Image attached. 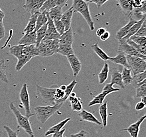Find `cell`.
Listing matches in <instances>:
<instances>
[{
    "mask_svg": "<svg viewBox=\"0 0 146 137\" xmlns=\"http://www.w3.org/2000/svg\"><path fill=\"white\" fill-rule=\"evenodd\" d=\"M7 67L3 59L0 60V80L2 81L5 83L7 84L9 80L7 79L6 72Z\"/></svg>",
    "mask_w": 146,
    "mask_h": 137,
    "instance_id": "37",
    "label": "cell"
},
{
    "mask_svg": "<svg viewBox=\"0 0 146 137\" xmlns=\"http://www.w3.org/2000/svg\"><path fill=\"white\" fill-rule=\"evenodd\" d=\"M3 128L6 131L8 137H18V134L17 131L13 130L9 126H4Z\"/></svg>",
    "mask_w": 146,
    "mask_h": 137,
    "instance_id": "46",
    "label": "cell"
},
{
    "mask_svg": "<svg viewBox=\"0 0 146 137\" xmlns=\"http://www.w3.org/2000/svg\"><path fill=\"white\" fill-rule=\"evenodd\" d=\"M3 11L1 9V8H0V13H3Z\"/></svg>",
    "mask_w": 146,
    "mask_h": 137,
    "instance_id": "57",
    "label": "cell"
},
{
    "mask_svg": "<svg viewBox=\"0 0 146 137\" xmlns=\"http://www.w3.org/2000/svg\"><path fill=\"white\" fill-rule=\"evenodd\" d=\"M106 97L102 93L98 94L96 96L94 97L93 100L90 101L89 104H88V107H92L97 104H103V102L105 100Z\"/></svg>",
    "mask_w": 146,
    "mask_h": 137,
    "instance_id": "38",
    "label": "cell"
},
{
    "mask_svg": "<svg viewBox=\"0 0 146 137\" xmlns=\"http://www.w3.org/2000/svg\"><path fill=\"white\" fill-rule=\"evenodd\" d=\"M113 85L116 84L121 88L124 89L126 87L123 84L121 72L118 67H115L111 72V80L110 83Z\"/></svg>",
    "mask_w": 146,
    "mask_h": 137,
    "instance_id": "13",
    "label": "cell"
},
{
    "mask_svg": "<svg viewBox=\"0 0 146 137\" xmlns=\"http://www.w3.org/2000/svg\"><path fill=\"white\" fill-rule=\"evenodd\" d=\"M112 84H107L105 86V87L103 88V91H102V94H104V95L106 97L107 96L109 95L110 94H111L113 92H117L119 91L120 89L119 88H115L113 87Z\"/></svg>",
    "mask_w": 146,
    "mask_h": 137,
    "instance_id": "40",
    "label": "cell"
},
{
    "mask_svg": "<svg viewBox=\"0 0 146 137\" xmlns=\"http://www.w3.org/2000/svg\"><path fill=\"white\" fill-rule=\"evenodd\" d=\"M57 53L66 57L75 54L72 45L70 44H60Z\"/></svg>",
    "mask_w": 146,
    "mask_h": 137,
    "instance_id": "26",
    "label": "cell"
},
{
    "mask_svg": "<svg viewBox=\"0 0 146 137\" xmlns=\"http://www.w3.org/2000/svg\"><path fill=\"white\" fill-rule=\"evenodd\" d=\"M145 107H146V104L142 101H140L136 104L135 109L137 111L142 110L143 109H145Z\"/></svg>",
    "mask_w": 146,
    "mask_h": 137,
    "instance_id": "49",
    "label": "cell"
},
{
    "mask_svg": "<svg viewBox=\"0 0 146 137\" xmlns=\"http://www.w3.org/2000/svg\"><path fill=\"white\" fill-rule=\"evenodd\" d=\"M10 110L13 113L17 119V129H22L26 132L30 137H35L34 132L32 130L31 124L29 121V118L23 116L14 106L13 102H11L9 105Z\"/></svg>",
    "mask_w": 146,
    "mask_h": 137,
    "instance_id": "3",
    "label": "cell"
},
{
    "mask_svg": "<svg viewBox=\"0 0 146 137\" xmlns=\"http://www.w3.org/2000/svg\"><path fill=\"white\" fill-rule=\"evenodd\" d=\"M65 131H66L65 129H63L62 130L60 131L59 132L53 134V136L52 137H63Z\"/></svg>",
    "mask_w": 146,
    "mask_h": 137,
    "instance_id": "54",
    "label": "cell"
},
{
    "mask_svg": "<svg viewBox=\"0 0 146 137\" xmlns=\"http://www.w3.org/2000/svg\"><path fill=\"white\" fill-rule=\"evenodd\" d=\"M146 84H143L136 88V96L137 98L146 97Z\"/></svg>",
    "mask_w": 146,
    "mask_h": 137,
    "instance_id": "42",
    "label": "cell"
},
{
    "mask_svg": "<svg viewBox=\"0 0 146 137\" xmlns=\"http://www.w3.org/2000/svg\"><path fill=\"white\" fill-rule=\"evenodd\" d=\"M63 137H65V136H63Z\"/></svg>",
    "mask_w": 146,
    "mask_h": 137,
    "instance_id": "58",
    "label": "cell"
},
{
    "mask_svg": "<svg viewBox=\"0 0 146 137\" xmlns=\"http://www.w3.org/2000/svg\"><path fill=\"white\" fill-rule=\"evenodd\" d=\"M129 40L133 41V42H135V43L137 44H139V45L146 44V37L133 35L130 38Z\"/></svg>",
    "mask_w": 146,
    "mask_h": 137,
    "instance_id": "44",
    "label": "cell"
},
{
    "mask_svg": "<svg viewBox=\"0 0 146 137\" xmlns=\"http://www.w3.org/2000/svg\"><path fill=\"white\" fill-rule=\"evenodd\" d=\"M110 60L113 63L122 65L125 67L129 68L127 61V55L121 51H117L116 56L113 57H110Z\"/></svg>",
    "mask_w": 146,
    "mask_h": 137,
    "instance_id": "16",
    "label": "cell"
},
{
    "mask_svg": "<svg viewBox=\"0 0 146 137\" xmlns=\"http://www.w3.org/2000/svg\"><path fill=\"white\" fill-rule=\"evenodd\" d=\"M146 20V17H144L141 20L138 21L136 23L134 24L130 28L128 33L122 39L118 41L119 42H126L127 41L129 40L131 37L135 35L136 33L137 32L139 29L140 27L141 26L143 21Z\"/></svg>",
    "mask_w": 146,
    "mask_h": 137,
    "instance_id": "19",
    "label": "cell"
},
{
    "mask_svg": "<svg viewBox=\"0 0 146 137\" xmlns=\"http://www.w3.org/2000/svg\"><path fill=\"white\" fill-rule=\"evenodd\" d=\"M118 51L123 52L127 56L139 57L146 60V57L145 55L140 53L134 47L127 43L126 42H119Z\"/></svg>",
    "mask_w": 146,
    "mask_h": 137,
    "instance_id": "8",
    "label": "cell"
},
{
    "mask_svg": "<svg viewBox=\"0 0 146 137\" xmlns=\"http://www.w3.org/2000/svg\"><path fill=\"white\" fill-rule=\"evenodd\" d=\"M58 7L57 0H45L42 6L40 9V13L43 12H48L55 7Z\"/></svg>",
    "mask_w": 146,
    "mask_h": 137,
    "instance_id": "35",
    "label": "cell"
},
{
    "mask_svg": "<svg viewBox=\"0 0 146 137\" xmlns=\"http://www.w3.org/2000/svg\"><path fill=\"white\" fill-rule=\"evenodd\" d=\"M77 84V82L75 80H74L68 86H66V89L64 91V92H65V97H64L63 99H62L61 100L58 101L57 102V104H64L65 102V101L68 99V97H69L70 94L72 92L74 88L76 86Z\"/></svg>",
    "mask_w": 146,
    "mask_h": 137,
    "instance_id": "34",
    "label": "cell"
},
{
    "mask_svg": "<svg viewBox=\"0 0 146 137\" xmlns=\"http://www.w3.org/2000/svg\"><path fill=\"white\" fill-rule=\"evenodd\" d=\"M57 88V87L53 86L50 88H45L37 84V94L45 104L49 106H54L56 104L54 94Z\"/></svg>",
    "mask_w": 146,
    "mask_h": 137,
    "instance_id": "5",
    "label": "cell"
},
{
    "mask_svg": "<svg viewBox=\"0 0 146 137\" xmlns=\"http://www.w3.org/2000/svg\"><path fill=\"white\" fill-rule=\"evenodd\" d=\"M131 3L132 4L133 8H137L139 7L142 3L143 1L142 0H130Z\"/></svg>",
    "mask_w": 146,
    "mask_h": 137,
    "instance_id": "51",
    "label": "cell"
},
{
    "mask_svg": "<svg viewBox=\"0 0 146 137\" xmlns=\"http://www.w3.org/2000/svg\"><path fill=\"white\" fill-rule=\"evenodd\" d=\"M130 20L129 22L125 25L124 27H121L119 30L117 32L116 34V39L117 40H120L122 39L123 37H125L127 33H128L130 28L133 26L134 24L136 23L138 21L133 19L132 17H130Z\"/></svg>",
    "mask_w": 146,
    "mask_h": 137,
    "instance_id": "15",
    "label": "cell"
},
{
    "mask_svg": "<svg viewBox=\"0 0 146 137\" xmlns=\"http://www.w3.org/2000/svg\"><path fill=\"white\" fill-rule=\"evenodd\" d=\"M131 74L132 72L130 68L125 67L123 68V71L121 72V76L123 84L125 87L131 84L133 77Z\"/></svg>",
    "mask_w": 146,
    "mask_h": 137,
    "instance_id": "25",
    "label": "cell"
},
{
    "mask_svg": "<svg viewBox=\"0 0 146 137\" xmlns=\"http://www.w3.org/2000/svg\"><path fill=\"white\" fill-rule=\"evenodd\" d=\"M126 42L127 43L129 44L130 45L134 47L140 53L142 54L143 55L146 56V44H143V45L137 44L135 43V42H133V41L130 40L129 39Z\"/></svg>",
    "mask_w": 146,
    "mask_h": 137,
    "instance_id": "39",
    "label": "cell"
},
{
    "mask_svg": "<svg viewBox=\"0 0 146 137\" xmlns=\"http://www.w3.org/2000/svg\"></svg>",
    "mask_w": 146,
    "mask_h": 137,
    "instance_id": "61",
    "label": "cell"
},
{
    "mask_svg": "<svg viewBox=\"0 0 146 137\" xmlns=\"http://www.w3.org/2000/svg\"><path fill=\"white\" fill-rule=\"evenodd\" d=\"M71 104V107L73 111L80 112L83 109V106L82 102L80 101V99L77 98L76 96L72 97L69 96L68 99Z\"/></svg>",
    "mask_w": 146,
    "mask_h": 137,
    "instance_id": "29",
    "label": "cell"
},
{
    "mask_svg": "<svg viewBox=\"0 0 146 137\" xmlns=\"http://www.w3.org/2000/svg\"><path fill=\"white\" fill-rule=\"evenodd\" d=\"M127 61L133 75L146 71V60L143 59L139 57L127 56Z\"/></svg>",
    "mask_w": 146,
    "mask_h": 137,
    "instance_id": "6",
    "label": "cell"
},
{
    "mask_svg": "<svg viewBox=\"0 0 146 137\" xmlns=\"http://www.w3.org/2000/svg\"><path fill=\"white\" fill-rule=\"evenodd\" d=\"M47 27V23L44 24L43 26L41 27L38 30L36 31V41L35 46L36 47L39 46L40 43L41 41L43 40L45 36L46 32Z\"/></svg>",
    "mask_w": 146,
    "mask_h": 137,
    "instance_id": "36",
    "label": "cell"
},
{
    "mask_svg": "<svg viewBox=\"0 0 146 137\" xmlns=\"http://www.w3.org/2000/svg\"><path fill=\"white\" fill-rule=\"evenodd\" d=\"M63 14V7H55L48 12V17L53 21L60 20Z\"/></svg>",
    "mask_w": 146,
    "mask_h": 137,
    "instance_id": "27",
    "label": "cell"
},
{
    "mask_svg": "<svg viewBox=\"0 0 146 137\" xmlns=\"http://www.w3.org/2000/svg\"><path fill=\"white\" fill-rule=\"evenodd\" d=\"M4 17H5V14L4 12L0 13V22H3Z\"/></svg>",
    "mask_w": 146,
    "mask_h": 137,
    "instance_id": "55",
    "label": "cell"
},
{
    "mask_svg": "<svg viewBox=\"0 0 146 137\" xmlns=\"http://www.w3.org/2000/svg\"><path fill=\"white\" fill-rule=\"evenodd\" d=\"M142 1H145V0H142Z\"/></svg>",
    "mask_w": 146,
    "mask_h": 137,
    "instance_id": "59",
    "label": "cell"
},
{
    "mask_svg": "<svg viewBox=\"0 0 146 137\" xmlns=\"http://www.w3.org/2000/svg\"><path fill=\"white\" fill-rule=\"evenodd\" d=\"M91 48H92V49L95 52V53L97 55L98 57H100V58L102 60L105 61L110 60V57H109V56L98 46V42H97L96 43L93 44V45L91 46Z\"/></svg>",
    "mask_w": 146,
    "mask_h": 137,
    "instance_id": "30",
    "label": "cell"
},
{
    "mask_svg": "<svg viewBox=\"0 0 146 137\" xmlns=\"http://www.w3.org/2000/svg\"><path fill=\"white\" fill-rule=\"evenodd\" d=\"M109 71H110L109 64L106 62L104 64L100 74H98V79H99V83L100 84H104V82L107 80Z\"/></svg>",
    "mask_w": 146,
    "mask_h": 137,
    "instance_id": "33",
    "label": "cell"
},
{
    "mask_svg": "<svg viewBox=\"0 0 146 137\" xmlns=\"http://www.w3.org/2000/svg\"><path fill=\"white\" fill-rule=\"evenodd\" d=\"M59 40H43L37 47L40 57H48L57 53Z\"/></svg>",
    "mask_w": 146,
    "mask_h": 137,
    "instance_id": "4",
    "label": "cell"
},
{
    "mask_svg": "<svg viewBox=\"0 0 146 137\" xmlns=\"http://www.w3.org/2000/svg\"><path fill=\"white\" fill-rule=\"evenodd\" d=\"M78 116L80 117V121L90 122L91 123L96 124L98 126L102 125V123L93 115V114L85 110L80 111Z\"/></svg>",
    "mask_w": 146,
    "mask_h": 137,
    "instance_id": "18",
    "label": "cell"
},
{
    "mask_svg": "<svg viewBox=\"0 0 146 137\" xmlns=\"http://www.w3.org/2000/svg\"><path fill=\"white\" fill-rule=\"evenodd\" d=\"M146 1L145 0L143 1L141 5L139 7L133 9L132 15H133L134 16L141 20L143 17H146Z\"/></svg>",
    "mask_w": 146,
    "mask_h": 137,
    "instance_id": "28",
    "label": "cell"
},
{
    "mask_svg": "<svg viewBox=\"0 0 146 137\" xmlns=\"http://www.w3.org/2000/svg\"><path fill=\"white\" fill-rule=\"evenodd\" d=\"M145 84H146V71L133 75L131 84H133V87L135 88L136 89L137 88Z\"/></svg>",
    "mask_w": 146,
    "mask_h": 137,
    "instance_id": "24",
    "label": "cell"
},
{
    "mask_svg": "<svg viewBox=\"0 0 146 137\" xmlns=\"http://www.w3.org/2000/svg\"><path fill=\"white\" fill-rule=\"evenodd\" d=\"M64 97H65L64 91L62 90L61 89H60V88L57 87L54 94V98L56 100V104H57L58 101L63 99Z\"/></svg>",
    "mask_w": 146,
    "mask_h": 137,
    "instance_id": "43",
    "label": "cell"
},
{
    "mask_svg": "<svg viewBox=\"0 0 146 137\" xmlns=\"http://www.w3.org/2000/svg\"><path fill=\"white\" fill-rule=\"evenodd\" d=\"M63 104H58L54 106H37L34 109L35 115L40 124H44L54 114L57 113L63 106Z\"/></svg>",
    "mask_w": 146,
    "mask_h": 137,
    "instance_id": "1",
    "label": "cell"
},
{
    "mask_svg": "<svg viewBox=\"0 0 146 137\" xmlns=\"http://www.w3.org/2000/svg\"><path fill=\"white\" fill-rule=\"evenodd\" d=\"M67 58L73 70V76L75 77H76L81 70L82 63L75 54L70 55L67 57Z\"/></svg>",
    "mask_w": 146,
    "mask_h": 137,
    "instance_id": "12",
    "label": "cell"
},
{
    "mask_svg": "<svg viewBox=\"0 0 146 137\" xmlns=\"http://www.w3.org/2000/svg\"><path fill=\"white\" fill-rule=\"evenodd\" d=\"M74 10L73 7H71L68 9L67 10L64 12L62 15V17L60 19V21L64 25L65 30V31L68 30L71 27V23H72V20L74 13Z\"/></svg>",
    "mask_w": 146,
    "mask_h": 137,
    "instance_id": "17",
    "label": "cell"
},
{
    "mask_svg": "<svg viewBox=\"0 0 146 137\" xmlns=\"http://www.w3.org/2000/svg\"><path fill=\"white\" fill-rule=\"evenodd\" d=\"M110 32L108 31H106L103 34V35L100 37V40L103 41H105L107 40L109 38H110Z\"/></svg>",
    "mask_w": 146,
    "mask_h": 137,
    "instance_id": "52",
    "label": "cell"
},
{
    "mask_svg": "<svg viewBox=\"0 0 146 137\" xmlns=\"http://www.w3.org/2000/svg\"><path fill=\"white\" fill-rule=\"evenodd\" d=\"M74 41V38L72 27H70L68 30L65 31L62 35H61L59 39L60 44L72 45Z\"/></svg>",
    "mask_w": 146,
    "mask_h": 137,
    "instance_id": "20",
    "label": "cell"
},
{
    "mask_svg": "<svg viewBox=\"0 0 146 137\" xmlns=\"http://www.w3.org/2000/svg\"><path fill=\"white\" fill-rule=\"evenodd\" d=\"M107 102L100 104L99 107V113L101 117L103 127H106L107 125Z\"/></svg>",
    "mask_w": 146,
    "mask_h": 137,
    "instance_id": "31",
    "label": "cell"
},
{
    "mask_svg": "<svg viewBox=\"0 0 146 137\" xmlns=\"http://www.w3.org/2000/svg\"><path fill=\"white\" fill-rule=\"evenodd\" d=\"M60 89H61L62 90L65 91L66 89V85H62L60 87Z\"/></svg>",
    "mask_w": 146,
    "mask_h": 137,
    "instance_id": "56",
    "label": "cell"
},
{
    "mask_svg": "<svg viewBox=\"0 0 146 137\" xmlns=\"http://www.w3.org/2000/svg\"><path fill=\"white\" fill-rule=\"evenodd\" d=\"M136 36L146 37V20L143 21L139 29L135 34Z\"/></svg>",
    "mask_w": 146,
    "mask_h": 137,
    "instance_id": "45",
    "label": "cell"
},
{
    "mask_svg": "<svg viewBox=\"0 0 146 137\" xmlns=\"http://www.w3.org/2000/svg\"><path fill=\"white\" fill-rule=\"evenodd\" d=\"M19 97L25 112V116L30 118V117L34 116L35 114L32 113L31 109L30 96L28 91V85L27 84H23L20 90Z\"/></svg>",
    "mask_w": 146,
    "mask_h": 137,
    "instance_id": "7",
    "label": "cell"
},
{
    "mask_svg": "<svg viewBox=\"0 0 146 137\" xmlns=\"http://www.w3.org/2000/svg\"><path fill=\"white\" fill-rule=\"evenodd\" d=\"M72 7L74 12L80 14L85 20L90 30H95V24L93 21L89 9V4L84 0H73Z\"/></svg>",
    "mask_w": 146,
    "mask_h": 137,
    "instance_id": "2",
    "label": "cell"
},
{
    "mask_svg": "<svg viewBox=\"0 0 146 137\" xmlns=\"http://www.w3.org/2000/svg\"><path fill=\"white\" fill-rule=\"evenodd\" d=\"M87 132L85 130H82L77 134H70V137H86Z\"/></svg>",
    "mask_w": 146,
    "mask_h": 137,
    "instance_id": "48",
    "label": "cell"
},
{
    "mask_svg": "<svg viewBox=\"0 0 146 137\" xmlns=\"http://www.w3.org/2000/svg\"><path fill=\"white\" fill-rule=\"evenodd\" d=\"M60 37L54 24L53 21L50 19L48 15L46 32L44 40H59Z\"/></svg>",
    "mask_w": 146,
    "mask_h": 137,
    "instance_id": "10",
    "label": "cell"
},
{
    "mask_svg": "<svg viewBox=\"0 0 146 137\" xmlns=\"http://www.w3.org/2000/svg\"></svg>",
    "mask_w": 146,
    "mask_h": 137,
    "instance_id": "60",
    "label": "cell"
},
{
    "mask_svg": "<svg viewBox=\"0 0 146 137\" xmlns=\"http://www.w3.org/2000/svg\"><path fill=\"white\" fill-rule=\"evenodd\" d=\"M48 22V12H43L40 13L37 19L36 24L35 31L36 32L44 24H46Z\"/></svg>",
    "mask_w": 146,
    "mask_h": 137,
    "instance_id": "32",
    "label": "cell"
},
{
    "mask_svg": "<svg viewBox=\"0 0 146 137\" xmlns=\"http://www.w3.org/2000/svg\"><path fill=\"white\" fill-rule=\"evenodd\" d=\"M120 7L126 15L132 17L133 8L132 4L130 0H117Z\"/></svg>",
    "mask_w": 146,
    "mask_h": 137,
    "instance_id": "21",
    "label": "cell"
},
{
    "mask_svg": "<svg viewBox=\"0 0 146 137\" xmlns=\"http://www.w3.org/2000/svg\"><path fill=\"white\" fill-rule=\"evenodd\" d=\"M45 0H25V4L23 8L31 15L40 12V9L42 6Z\"/></svg>",
    "mask_w": 146,
    "mask_h": 137,
    "instance_id": "9",
    "label": "cell"
},
{
    "mask_svg": "<svg viewBox=\"0 0 146 137\" xmlns=\"http://www.w3.org/2000/svg\"><path fill=\"white\" fill-rule=\"evenodd\" d=\"M146 118V115L145 114L136 122L131 124L127 128L122 129L121 131H127L130 135L131 137H138L140 125L143 122V121L145 120Z\"/></svg>",
    "mask_w": 146,
    "mask_h": 137,
    "instance_id": "11",
    "label": "cell"
},
{
    "mask_svg": "<svg viewBox=\"0 0 146 137\" xmlns=\"http://www.w3.org/2000/svg\"><path fill=\"white\" fill-rule=\"evenodd\" d=\"M5 30L3 22H0V40L3 38L5 36Z\"/></svg>",
    "mask_w": 146,
    "mask_h": 137,
    "instance_id": "50",
    "label": "cell"
},
{
    "mask_svg": "<svg viewBox=\"0 0 146 137\" xmlns=\"http://www.w3.org/2000/svg\"><path fill=\"white\" fill-rule=\"evenodd\" d=\"M36 41V34L35 31H33L28 33L24 34L20 40L18 41L17 44L30 45L35 44Z\"/></svg>",
    "mask_w": 146,
    "mask_h": 137,
    "instance_id": "14",
    "label": "cell"
},
{
    "mask_svg": "<svg viewBox=\"0 0 146 137\" xmlns=\"http://www.w3.org/2000/svg\"><path fill=\"white\" fill-rule=\"evenodd\" d=\"M109 0H85L87 3H91L96 4L97 7L100 8Z\"/></svg>",
    "mask_w": 146,
    "mask_h": 137,
    "instance_id": "47",
    "label": "cell"
},
{
    "mask_svg": "<svg viewBox=\"0 0 146 137\" xmlns=\"http://www.w3.org/2000/svg\"><path fill=\"white\" fill-rule=\"evenodd\" d=\"M106 31V29L104 27H100L96 31V35L97 37H101L103 34Z\"/></svg>",
    "mask_w": 146,
    "mask_h": 137,
    "instance_id": "53",
    "label": "cell"
},
{
    "mask_svg": "<svg viewBox=\"0 0 146 137\" xmlns=\"http://www.w3.org/2000/svg\"><path fill=\"white\" fill-rule=\"evenodd\" d=\"M40 12H37L31 15V17L28 21V23L27 27L24 30V33L26 34L30 33L33 31H35L36 24L37 19L40 14Z\"/></svg>",
    "mask_w": 146,
    "mask_h": 137,
    "instance_id": "23",
    "label": "cell"
},
{
    "mask_svg": "<svg viewBox=\"0 0 146 137\" xmlns=\"http://www.w3.org/2000/svg\"><path fill=\"white\" fill-rule=\"evenodd\" d=\"M71 120L70 118H68L64 120L60 121L58 124H56V125L53 126L52 127L49 128V129L46 132L45 134V136H50V134H53L59 132L60 130H62L63 128V127L70 120Z\"/></svg>",
    "mask_w": 146,
    "mask_h": 137,
    "instance_id": "22",
    "label": "cell"
},
{
    "mask_svg": "<svg viewBox=\"0 0 146 137\" xmlns=\"http://www.w3.org/2000/svg\"><path fill=\"white\" fill-rule=\"evenodd\" d=\"M54 24L56 28L57 32L60 34V35H62L65 32V27L60 20H56L53 21Z\"/></svg>",
    "mask_w": 146,
    "mask_h": 137,
    "instance_id": "41",
    "label": "cell"
}]
</instances>
